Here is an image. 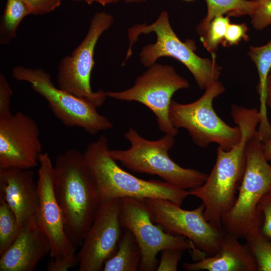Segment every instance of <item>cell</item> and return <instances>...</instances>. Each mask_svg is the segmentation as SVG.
<instances>
[{
	"label": "cell",
	"mask_w": 271,
	"mask_h": 271,
	"mask_svg": "<svg viewBox=\"0 0 271 271\" xmlns=\"http://www.w3.org/2000/svg\"><path fill=\"white\" fill-rule=\"evenodd\" d=\"M239 238L225 232L217 252L195 262H184L188 271H257L255 259L248 246Z\"/></svg>",
	"instance_id": "18"
},
{
	"label": "cell",
	"mask_w": 271,
	"mask_h": 271,
	"mask_svg": "<svg viewBox=\"0 0 271 271\" xmlns=\"http://www.w3.org/2000/svg\"><path fill=\"white\" fill-rule=\"evenodd\" d=\"M263 145L257 130L248 138L245 170L236 199L222 219L225 232L238 238H244L250 230L260 227L258 204L271 190V165L265 157Z\"/></svg>",
	"instance_id": "6"
},
{
	"label": "cell",
	"mask_w": 271,
	"mask_h": 271,
	"mask_svg": "<svg viewBox=\"0 0 271 271\" xmlns=\"http://www.w3.org/2000/svg\"><path fill=\"white\" fill-rule=\"evenodd\" d=\"M32 15L30 7L24 0H7L0 23V44L6 45L16 36L24 18Z\"/></svg>",
	"instance_id": "22"
},
{
	"label": "cell",
	"mask_w": 271,
	"mask_h": 271,
	"mask_svg": "<svg viewBox=\"0 0 271 271\" xmlns=\"http://www.w3.org/2000/svg\"><path fill=\"white\" fill-rule=\"evenodd\" d=\"M39 163L37 220L50 243L51 257H66L75 253L76 247L66 233L63 214L55 194L53 164L47 153L40 155Z\"/></svg>",
	"instance_id": "15"
},
{
	"label": "cell",
	"mask_w": 271,
	"mask_h": 271,
	"mask_svg": "<svg viewBox=\"0 0 271 271\" xmlns=\"http://www.w3.org/2000/svg\"><path fill=\"white\" fill-rule=\"evenodd\" d=\"M35 120L22 112L0 119V168L31 169L42 153Z\"/></svg>",
	"instance_id": "14"
},
{
	"label": "cell",
	"mask_w": 271,
	"mask_h": 271,
	"mask_svg": "<svg viewBox=\"0 0 271 271\" xmlns=\"http://www.w3.org/2000/svg\"><path fill=\"white\" fill-rule=\"evenodd\" d=\"M53 186L66 233L76 247L82 244L101 204L83 153L69 149L56 157Z\"/></svg>",
	"instance_id": "2"
},
{
	"label": "cell",
	"mask_w": 271,
	"mask_h": 271,
	"mask_svg": "<svg viewBox=\"0 0 271 271\" xmlns=\"http://www.w3.org/2000/svg\"><path fill=\"white\" fill-rule=\"evenodd\" d=\"M244 238L255 259L257 271H271V240L262 234L260 227L250 230Z\"/></svg>",
	"instance_id": "23"
},
{
	"label": "cell",
	"mask_w": 271,
	"mask_h": 271,
	"mask_svg": "<svg viewBox=\"0 0 271 271\" xmlns=\"http://www.w3.org/2000/svg\"><path fill=\"white\" fill-rule=\"evenodd\" d=\"M74 2H82V1H83L84 2H86L87 0H72Z\"/></svg>",
	"instance_id": "37"
},
{
	"label": "cell",
	"mask_w": 271,
	"mask_h": 271,
	"mask_svg": "<svg viewBox=\"0 0 271 271\" xmlns=\"http://www.w3.org/2000/svg\"><path fill=\"white\" fill-rule=\"evenodd\" d=\"M124 137L130 143L127 150H111V158L130 171L157 175L163 181L181 189H193L206 180L207 174L193 168H183L169 157L174 146V136L165 134L160 139L151 141L141 136L130 127Z\"/></svg>",
	"instance_id": "5"
},
{
	"label": "cell",
	"mask_w": 271,
	"mask_h": 271,
	"mask_svg": "<svg viewBox=\"0 0 271 271\" xmlns=\"http://www.w3.org/2000/svg\"><path fill=\"white\" fill-rule=\"evenodd\" d=\"M51 251L49 240L35 217L22 226L10 247L1 255V271H32Z\"/></svg>",
	"instance_id": "16"
},
{
	"label": "cell",
	"mask_w": 271,
	"mask_h": 271,
	"mask_svg": "<svg viewBox=\"0 0 271 271\" xmlns=\"http://www.w3.org/2000/svg\"><path fill=\"white\" fill-rule=\"evenodd\" d=\"M12 76L17 80L29 83L65 125L82 128L92 136L113 127L110 120L99 114L91 102L56 87L51 75L44 69L16 66Z\"/></svg>",
	"instance_id": "8"
},
{
	"label": "cell",
	"mask_w": 271,
	"mask_h": 271,
	"mask_svg": "<svg viewBox=\"0 0 271 271\" xmlns=\"http://www.w3.org/2000/svg\"><path fill=\"white\" fill-rule=\"evenodd\" d=\"M141 251L132 233L123 228L117 249L114 254L107 259L103 271H136L139 270Z\"/></svg>",
	"instance_id": "20"
},
{
	"label": "cell",
	"mask_w": 271,
	"mask_h": 271,
	"mask_svg": "<svg viewBox=\"0 0 271 271\" xmlns=\"http://www.w3.org/2000/svg\"><path fill=\"white\" fill-rule=\"evenodd\" d=\"M184 250L167 248L161 251V259L157 271H177Z\"/></svg>",
	"instance_id": "28"
},
{
	"label": "cell",
	"mask_w": 271,
	"mask_h": 271,
	"mask_svg": "<svg viewBox=\"0 0 271 271\" xmlns=\"http://www.w3.org/2000/svg\"><path fill=\"white\" fill-rule=\"evenodd\" d=\"M144 199L120 198L119 214L121 226L132 233L140 247L142 255L139 270H156L159 264L157 255L165 249L195 251L192 241L181 236L170 234L153 222Z\"/></svg>",
	"instance_id": "12"
},
{
	"label": "cell",
	"mask_w": 271,
	"mask_h": 271,
	"mask_svg": "<svg viewBox=\"0 0 271 271\" xmlns=\"http://www.w3.org/2000/svg\"><path fill=\"white\" fill-rule=\"evenodd\" d=\"M22 226L10 206L0 197V256L12 244Z\"/></svg>",
	"instance_id": "24"
},
{
	"label": "cell",
	"mask_w": 271,
	"mask_h": 271,
	"mask_svg": "<svg viewBox=\"0 0 271 271\" xmlns=\"http://www.w3.org/2000/svg\"><path fill=\"white\" fill-rule=\"evenodd\" d=\"M229 24L228 16H217L210 23L205 34L200 37L204 47L211 55L215 54L218 45L222 43Z\"/></svg>",
	"instance_id": "25"
},
{
	"label": "cell",
	"mask_w": 271,
	"mask_h": 271,
	"mask_svg": "<svg viewBox=\"0 0 271 271\" xmlns=\"http://www.w3.org/2000/svg\"><path fill=\"white\" fill-rule=\"evenodd\" d=\"M144 199L153 222L165 232L189 238L206 256L217 252L225 232L206 220L202 203L194 210H186L165 199Z\"/></svg>",
	"instance_id": "11"
},
{
	"label": "cell",
	"mask_w": 271,
	"mask_h": 271,
	"mask_svg": "<svg viewBox=\"0 0 271 271\" xmlns=\"http://www.w3.org/2000/svg\"><path fill=\"white\" fill-rule=\"evenodd\" d=\"M207 12L206 16L197 25L196 31L200 37L206 33L212 20L217 16H249L253 12L255 0H205Z\"/></svg>",
	"instance_id": "21"
},
{
	"label": "cell",
	"mask_w": 271,
	"mask_h": 271,
	"mask_svg": "<svg viewBox=\"0 0 271 271\" xmlns=\"http://www.w3.org/2000/svg\"><path fill=\"white\" fill-rule=\"evenodd\" d=\"M30 7L32 15H41L51 13L58 8L62 0H24Z\"/></svg>",
	"instance_id": "32"
},
{
	"label": "cell",
	"mask_w": 271,
	"mask_h": 271,
	"mask_svg": "<svg viewBox=\"0 0 271 271\" xmlns=\"http://www.w3.org/2000/svg\"><path fill=\"white\" fill-rule=\"evenodd\" d=\"M267 106L271 108V71L268 76L267 82Z\"/></svg>",
	"instance_id": "34"
},
{
	"label": "cell",
	"mask_w": 271,
	"mask_h": 271,
	"mask_svg": "<svg viewBox=\"0 0 271 271\" xmlns=\"http://www.w3.org/2000/svg\"><path fill=\"white\" fill-rule=\"evenodd\" d=\"M248 55L255 64L258 74L257 91L260 101V121L257 131L261 140L265 143L271 139V124L267 112V82L271 71V40L263 46L250 47Z\"/></svg>",
	"instance_id": "19"
},
{
	"label": "cell",
	"mask_w": 271,
	"mask_h": 271,
	"mask_svg": "<svg viewBox=\"0 0 271 271\" xmlns=\"http://www.w3.org/2000/svg\"><path fill=\"white\" fill-rule=\"evenodd\" d=\"M270 124H271V120H270Z\"/></svg>",
	"instance_id": "39"
},
{
	"label": "cell",
	"mask_w": 271,
	"mask_h": 271,
	"mask_svg": "<svg viewBox=\"0 0 271 271\" xmlns=\"http://www.w3.org/2000/svg\"><path fill=\"white\" fill-rule=\"evenodd\" d=\"M107 138L101 136L83 153L98 187L101 203L114 198H162L181 206L189 191L164 181L139 178L121 168L110 156Z\"/></svg>",
	"instance_id": "3"
},
{
	"label": "cell",
	"mask_w": 271,
	"mask_h": 271,
	"mask_svg": "<svg viewBox=\"0 0 271 271\" xmlns=\"http://www.w3.org/2000/svg\"><path fill=\"white\" fill-rule=\"evenodd\" d=\"M113 20V16L105 12L94 14L83 40L71 55L61 59L58 65L57 86L90 101L97 107L104 103L107 96L103 90L94 92L91 87L94 50L100 37L111 27Z\"/></svg>",
	"instance_id": "10"
},
{
	"label": "cell",
	"mask_w": 271,
	"mask_h": 271,
	"mask_svg": "<svg viewBox=\"0 0 271 271\" xmlns=\"http://www.w3.org/2000/svg\"><path fill=\"white\" fill-rule=\"evenodd\" d=\"M120 208V198L101 203L77 254L79 271L102 270L115 253L122 234Z\"/></svg>",
	"instance_id": "13"
},
{
	"label": "cell",
	"mask_w": 271,
	"mask_h": 271,
	"mask_svg": "<svg viewBox=\"0 0 271 271\" xmlns=\"http://www.w3.org/2000/svg\"><path fill=\"white\" fill-rule=\"evenodd\" d=\"M264 154L268 161H271V139L264 143Z\"/></svg>",
	"instance_id": "33"
},
{
	"label": "cell",
	"mask_w": 271,
	"mask_h": 271,
	"mask_svg": "<svg viewBox=\"0 0 271 271\" xmlns=\"http://www.w3.org/2000/svg\"><path fill=\"white\" fill-rule=\"evenodd\" d=\"M12 90L4 75L0 74V119L12 115L10 104Z\"/></svg>",
	"instance_id": "30"
},
{
	"label": "cell",
	"mask_w": 271,
	"mask_h": 271,
	"mask_svg": "<svg viewBox=\"0 0 271 271\" xmlns=\"http://www.w3.org/2000/svg\"><path fill=\"white\" fill-rule=\"evenodd\" d=\"M189 86L188 81L173 67L156 63L136 78L131 87L120 91H106V94L115 99L145 105L156 116L159 129L165 134L175 137L179 130L169 119L172 97L177 91Z\"/></svg>",
	"instance_id": "9"
},
{
	"label": "cell",
	"mask_w": 271,
	"mask_h": 271,
	"mask_svg": "<svg viewBox=\"0 0 271 271\" xmlns=\"http://www.w3.org/2000/svg\"><path fill=\"white\" fill-rule=\"evenodd\" d=\"M184 1H192V0H184Z\"/></svg>",
	"instance_id": "38"
},
{
	"label": "cell",
	"mask_w": 271,
	"mask_h": 271,
	"mask_svg": "<svg viewBox=\"0 0 271 271\" xmlns=\"http://www.w3.org/2000/svg\"><path fill=\"white\" fill-rule=\"evenodd\" d=\"M258 209L262 217L261 232L271 240V190L261 198L258 204Z\"/></svg>",
	"instance_id": "27"
},
{
	"label": "cell",
	"mask_w": 271,
	"mask_h": 271,
	"mask_svg": "<svg viewBox=\"0 0 271 271\" xmlns=\"http://www.w3.org/2000/svg\"><path fill=\"white\" fill-rule=\"evenodd\" d=\"M231 116L240 129V141L229 150L218 146L215 163L205 182L189 190L190 195L202 201L206 220L219 229H223L222 219L236 199L245 170L247 141L260 121L259 111L255 108L234 104Z\"/></svg>",
	"instance_id": "1"
},
{
	"label": "cell",
	"mask_w": 271,
	"mask_h": 271,
	"mask_svg": "<svg viewBox=\"0 0 271 271\" xmlns=\"http://www.w3.org/2000/svg\"><path fill=\"white\" fill-rule=\"evenodd\" d=\"M248 28L245 23L240 24H229L227 28L224 40L222 43L223 46L237 45L243 39L248 41L247 35Z\"/></svg>",
	"instance_id": "29"
},
{
	"label": "cell",
	"mask_w": 271,
	"mask_h": 271,
	"mask_svg": "<svg viewBox=\"0 0 271 271\" xmlns=\"http://www.w3.org/2000/svg\"><path fill=\"white\" fill-rule=\"evenodd\" d=\"M253 12L249 16L250 23L257 30L271 25V0H255Z\"/></svg>",
	"instance_id": "26"
},
{
	"label": "cell",
	"mask_w": 271,
	"mask_h": 271,
	"mask_svg": "<svg viewBox=\"0 0 271 271\" xmlns=\"http://www.w3.org/2000/svg\"><path fill=\"white\" fill-rule=\"evenodd\" d=\"M0 197L23 225L36 217L39 198L34 172L31 169L0 168Z\"/></svg>",
	"instance_id": "17"
},
{
	"label": "cell",
	"mask_w": 271,
	"mask_h": 271,
	"mask_svg": "<svg viewBox=\"0 0 271 271\" xmlns=\"http://www.w3.org/2000/svg\"><path fill=\"white\" fill-rule=\"evenodd\" d=\"M120 1L121 0H87L86 3L91 5L93 3H97L104 6L107 4L115 3Z\"/></svg>",
	"instance_id": "35"
},
{
	"label": "cell",
	"mask_w": 271,
	"mask_h": 271,
	"mask_svg": "<svg viewBox=\"0 0 271 271\" xmlns=\"http://www.w3.org/2000/svg\"><path fill=\"white\" fill-rule=\"evenodd\" d=\"M150 33L156 35L157 40L155 43L144 46L140 53L141 62L145 67L149 68L162 57H171L187 67L200 89H205L218 80L221 68L216 62V55H211V59L201 58L195 53L196 46L193 41H181L170 25L166 11H162L150 25L137 24L128 29L129 47L123 63L131 56L132 46L139 37Z\"/></svg>",
	"instance_id": "4"
},
{
	"label": "cell",
	"mask_w": 271,
	"mask_h": 271,
	"mask_svg": "<svg viewBox=\"0 0 271 271\" xmlns=\"http://www.w3.org/2000/svg\"><path fill=\"white\" fill-rule=\"evenodd\" d=\"M78 254L74 253L63 257H51L48 263L47 269L49 271H66L78 265Z\"/></svg>",
	"instance_id": "31"
},
{
	"label": "cell",
	"mask_w": 271,
	"mask_h": 271,
	"mask_svg": "<svg viewBox=\"0 0 271 271\" xmlns=\"http://www.w3.org/2000/svg\"><path fill=\"white\" fill-rule=\"evenodd\" d=\"M126 3H138L145 2L146 0H124Z\"/></svg>",
	"instance_id": "36"
},
{
	"label": "cell",
	"mask_w": 271,
	"mask_h": 271,
	"mask_svg": "<svg viewBox=\"0 0 271 271\" xmlns=\"http://www.w3.org/2000/svg\"><path fill=\"white\" fill-rule=\"evenodd\" d=\"M218 80L208 86L203 94L196 101L182 104L172 100L169 108V119L176 128L186 129L197 146L206 148L215 143L229 150L240 140L238 125H228L216 113L213 107L215 98L225 92Z\"/></svg>",
	"instance_id": "7"
}]
</instances>
